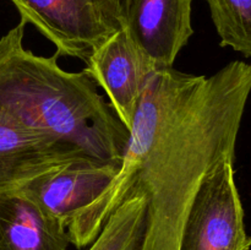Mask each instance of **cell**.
<instances>
[{
    "label": "cell",
    "mask_w": 251,
    "mask_h": 250,
    "mask_svg": "<svg viewBox=\"0 0 251 250\" xmlns=\"http://www.w3.org/2000/svg\"><path fill=\"white\" fill-rule=\"evenodd\" d=\"M250 92L251 64L234 60L202 76L164 118L137 163L130 190L147 196L141 250H179L200 184L218 162L234 159Z\"/></svg>",
    "instance_id": "1"
},
{
    "label": "cell",
    "mask_w": 251,
    "mask_h": 250,
    "mask_svg": "<svg viewBox=\"0 0 251 250\" xmlns=\"http://www.w3.org/2000/svg\"><path fill=\"white\" fill-rule=\"evenodd\" d=\"M26 22L0 38V113L31 131L104 162H123L129 130L83 70L69 73L58 54L25 48Z\"/></svg>",
    "instance_id": "2"
},
{
    "label": "cell",
    "mask_w": 251,
    "mask_h": 250,
    "mask_svg": "<svg viewBox=\"0 0 251 250\" xmlns=\"http://www.w3.org/2000/svg\"><path fill=\"white\" fill-rule=\"evenodd\" d=\"M202 76L180 73L174 68L156 70L150 76L135 113L119 172L95 201L71 218L66 227L70 244L81 249L95 242L108 218L129 196L137 163L151 147L164 118Z\"/></svg>",
    "instance_id": "3"
},
{
    "label": "cell",
    "mask_w": 251,
    "mask_h": 250,
    "mask_svg": "<svg viewBox=\"0 0 251 250\" xmlns=\"http://www.w3.org/2000/svg\"><path fill=\"white\" fill-rule=\"evenodd\" d=\"M233 158H225L199 186L184 222L179 250H249L251 238L235 186Z\"/></svg>",
    "instance_id": "4"
},
{
    "label": "cell",
    "mask_w": 251,
    "mask_h": 250,
    "mask_svg": "<svg viewBox=\"0 0 251 250\" xmlns=\"http://www.w3.org/2000/svg\"><path fill=\"white\" fill-rule=\"evenodd\" d=\"M21 20L32 24L56 47L58 55L87 63L114 33L98 0H11Z\"/></svg>",
    "instance_id": "5"
},
{
    "label": "cell",
    "mask_w": 251,
    "mask_h": 250,
    "mask_svg": "<svg viewBox=\"0 0 251 250\" xmlns=\"http://www.w3.org/2000/svg\"><path fill=\"white\" fill-rule=\"evenodd\" d=\"M83 69L104 90L120 122L131 129L137 105L150 76L158 69L125 28L110 34Z\"/></svg>",
    "instance_id": "6"
},
{
    "label": "cell",
    "mask_w": 251,
    "mask_h": 250,
    "mask_svg": "<svg viewBox=\"0 0 251 250\" xmlns=\"http://www.w3.org/2000/svg\"><path fill=\"white\" fill-rule=\"evenodd\" d=\"M122 162L85 157L41 174L19 189L68 227L76 212L95 201L112 183Z\"/></svg>",
    "instance_id": "7"
},
{
    "label": "cell",
    "mask_w": 251,
    "mask_h": 250,
    "mask_svg": "<svg viewBox=\"0 0 251 250\" xmlns=\"http://www.w3.org/2000/svg\"><path fill=\"white\" fill-rule=\"evenodd\" d=\"M194 0H130L123 28L158 70L174 68L179 51L194 34Z\"/></svg>",
    "instance_id": "8"
},
{
    "label": "cell",
    "mask_w": 251,
    "mask_h": 250,
    "mask_svg": "<svg viewBox=\"0 0 251 250\" xmlns=\"http://www.w3.org/2000/svg\"><path fill=\"white\" fill-rule=\"evenodd\" d=\"M85 157L90 156L0 113V194L19 190L36 176Z\"/></svg>",
    "instance_id": "9"
},
{
    "label": "cell",
    "mask_w": 251,
    "mask_h": 250,
    "mask_svg": "<svg viewBox=\"0 0 251 250\" xmlns=\"http://www.w3.org/2000/svg\"><path fill=\"white\" fill-rule=\"evenodd\" d=\"M66 225L19 190L0 194V250H68Z\"/></svg>",
    "instance_id": "10"
},
{
    "label": "cell",
    "mask_w": 251,
    "mask_h": 250,
    "mask_svg": "<svg viewBox=\"0 0 251 250\" xmlns=\"http://www.w3.org/2000/svg\"><path fill=\"white\" fill-rule=\"evenodd\" d=\"M146 220L147 196L131 191L108 218L88 250H141Z\"/></svg>",
    "instance_id": "11"
},
{
    "label": "cell",
    "mask_w": 251,
    "mask_h": 250,
    "mask_svg": "<svg viewBox=\"0 0 251 250\" xmlns=\"http://www.w3.org/2000/svg\"><path fill=\"white\" fill-rule=\"evenodd\" d=\"M221 46L251 58V0H206Z\"/></svg>",
    "instance_id": "12"
},
{
    "label": "cell",
    "mask_w": 251,
    "mask_h": 250,
    "mask_svg": "<svg viewBox=\"0 0 251 250\" xmlns=\"http://www.w3.org/2000/svg\"><path fill=\"white\" fill-rule=\"evenodd\" d=\"M103 12L115 29L124 27L130 0H98Z\"/></svg>",
    "instance_id": "13"
}]
</instances>
